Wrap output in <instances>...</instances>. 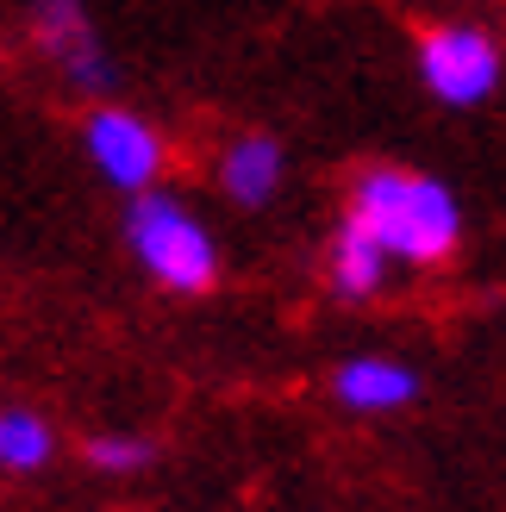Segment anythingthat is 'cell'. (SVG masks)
<instances>
[{
    "mask_svg": "<svg viewBox=\"0 0 506 512\" xmlns=\"http://www.w3.org/2000/svg\"><path fill=\"white\" fill-rule=\"evenodd\" d=\"M350 225L382 244L394 263H419L438 269L457 256L463 244V207L438 175H413V169H363L350 182Z\"/></svg>",
    "mask_w": 506,
    "mask_h": 512,
    "instance_id": "1",
    "label": "cell"
},
{
    "mask_svg": "<svg viewBox=\"0 0 506 512\" xmlns=\"http://www.w3.org/2000/svg\"><path fill=\"white\" fill-rule=\"evenodd\" d=\"M125 244H132L138 269L169 294H213L219 288V244L213 232L194 219L188 200H175L163 188H144L125 200Z\"/></svg>",
    "mask_w": 506,
    "mask_h": 512,
    "instance_id": "2",
    "label": "cell"
},
{
    "mask_svg": "<svg viewBox=\"0 0 506 512\" xmlns=\"http://www.w3.org/2000/svg\"><path fill=\"white\" fill-rule=\"evenodd\" d=\"M419 82L444 107H482L500 88V44L482 25H425L419 32Z\"/></svg>",
    "mask_w": 506,
    "mask_h": 512,
    "instance_id": "3",
    "label": "cell"
},
{
    "mask_svg": "<svg viewBox=\"0 0 506 512\" xmlns=\"http://www.w3.org/2000/svg\"><path fill=\"white\" fill-rule=\"evenodd\" d=\"M82 144H88V163L100 169V182L119 188V194H144L163 182V132L132 107H94L82 125Z\"/></svg>",
    "mask_w": 506,
    "mask_h": 512,
    "instance_id": "4",
    "label": "cell"
},
{
    "mask_svg": "<svg viewBox=\"0 0 506 512\" xmlns=\"http://www.w3.org/2000/svg\"><path fill=\"white\" fill-rule=\"evenodd\" d=\"M32 38H38L44 57L63 69L69 88L113 94L119 69H113L107 50H100V32H94V19H88L82 0H32Z\"/></svg>",
    "mask_w": 506,
    "mask_h": 512,
    "instance_id": "5",
    "label": "cell"
},
{
    "mask_svg": "<svg viewBox=\"0 0 506 512\" xmlns=\"http://www.w3.org/2000/svg\"><path fill=\"white\" fill-rule=\"evenodd\" d=\"M332 394L350 413H400L425 394V381L413 363H394V356H344L332 369Z\"/></svg>",
    "mask_w": 506,
    "mask_h": 512,
    "instance_id": "6",
    "label": "cell"
},
{
    "mask_svg": "<svg viewBox=\"0 0 506 512\" xmlns=\"http://www.w3.org/2000/svg\"><path fill=\"white\" fill-rule=\"evenodd\" d=\"M282 144H275L269 132H244L225 144V157H219V188L225 200H238V207H269L275 188H282Z\"/></svg>",
    "mask_w": 506,
    "mask_h": 512,
    "instance_id": "7",
    "label": "cell"
},
{
    "mask_svg": "<svg viewBox=\"0 0 506 512\" xmlns=\"http://www.w3.org/2000/svg\"><path fill=\"white\" fill-rule=\"evenodd\" d=\"M388 263L394 256L375 244L363 225H338V238H332V256H325V275H332V294L338 300H375L388 288Z\"/></svg>",
    "mask_w": 506,
    "mask_h": 512,
    "instance_id": "8",
    "label": "cell"
},
{
    "mask_svg": "<svg viewBox=\"0 0 506 512\" xmlns=\"http://www.w3.org/2000/svg\"><path fill=\"white\" fill-rule=\"evenodd\" d=\"M57 456V431L32 406H0V469L7 475H38Z\"/></svg>",
    "mask_w": 506,
    "mask_h": 512,
    "instance_id": "9",
    "label": "cell"
},
{
    "mask_svg": "<svg viewBox=\"0 0 506 512\" xmlns=\"http://www.w3.org/2000/svg\"><path fill=\"white\" fill-rule=\"evenodd\" d=\"M82 463L94 475H144L157 463V438H138V431H94L82 444Z\"/></svg>",
    "mask_w": 506,
    "mask_h": 512,
    "instance_id": "10",
    "label": "cell"
}]
</instances>
